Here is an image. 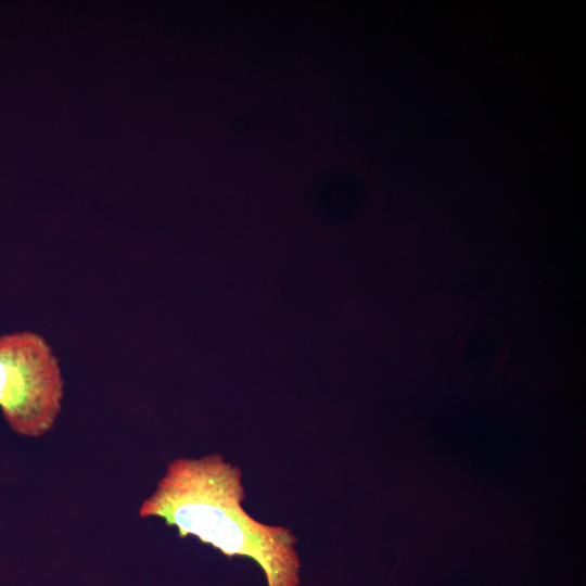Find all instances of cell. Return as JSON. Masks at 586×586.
I'll return each instance as SVG.
<instances>
[{"mask_svg": "<svg viewBox=\"0 0 586 586\" xmlns=\"http://www.w3.org/2000/svg\"><path fill=\"white\" fill-rule=\"evenodd\" d=\"M64 380L46 339L33 331L0 335V408L20 435L40 437L61 411Z\"/></svg>", "mask_w": 586, "mask_h": 586, "instance_id": "2", "label": "cell"}, {"mask_svg": "<svg viewBox=\"0 0 586 586\" xmlns=\"http://www.w3.org/2000/svg\"><path fill=\"white\" fill-rule=\"evenodd\" d=\"M242 471L219 454L169 462L140 518H161L178 536H195L225 556L246 557L263 570L268 586H298L297 538L282 526L253 519L242 507Z\"/></svg>", "mask_w": 586, "mask_h": 586, "instance_id": "1", "label": "cell"}]
</instances>
